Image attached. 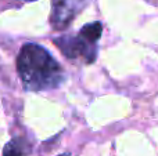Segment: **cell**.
Instances as JSON below:
<instances>
[{
    "instance_id": "1",
    "label": "cell",
    "mask_w": 158,
    "mask_h": 156,
    "mask_svg": "<svg viewBox=\"0 0 158 156\" xmlns=\"http://www.w3.org/2000/svg\"><path fill=\"white\" fill-rule=\"evenodd\" d=\"M17 69L24 87L31 91L49 90L61 86L65 72L42 46L27 43L17 57Z\"/></svg>"
},
{
    "instance_id": "2",
    "label": "cell",
    "mask_w": 158,
    "mask_h": 156,
    "mask_svg": "<svg viewBox=\"0 0 158 156\" xmlns=\"http://www.w3.org/2000/svg\"><path fill=\"white\" fill-rule=\"evenodd\" d=\"M54 43L57 44V47L67 55L68 58H78L83 57L85 61L87 64L93 62L97 54L96 50V44L89 43L87 40H85L81 36L77 37H68V36H61V37L56 39Z\"/></svg>"
},
{
    "instance_id": "3",
    "label": "cell",
    "mask_w": 158,
    "mask_h": 156,
    "mask_svg": "<svg viewBox=\"0 0 158 156\" xmlns=\"http://www.w3.org/2000/svg\"><path fill=\"white\" fill-rule=\"evenodd\" d=\"M82 0H53L52 25L56 29H64L75 18Z\"/></svg>"
},
{
    "instance_id": "4",
    "label": "cell",
    "mask_w": 158,
    "mask_h": 156,
    "mask_svg": "<svg viewBox=\"0 0 158 156\" xmlns=\"http://www.w3.org/2000/svg\"><path fill=\"white\" fill-rule=\"evenodd\" d=\"M101 33H103V25L98 21L85 25V26L79 30V36L93 44H96V41L101 37Z\"/></svg>"
},
{
    "instance_id": "5",
    "label": "cell",
    "mask_w": 158,
    "mask_h": 156,
    "mask_svg": "<svg viewBox=\"0 0 158 156\" xmlns=\"http://www.w3.org/2000/svg\"><path fill=\"white\" fill-rule=\"evenodd\" d=\"M3 156H24L22 145L19 140H13L4 146Z\"/></svg>"
},
{
    "instance_id": "6",
    "label": "cell",
    "mask_w": 158,
    "mask_h": 156,
    "mask_svg": "<svg viewBox=\"0 0 158 156\" xmlns=\"http://www.w3.org/2000/svg\"><path fill=\"white\" fill-rule=\"evenodd\" d=\"M25 2H33V0H25Z\"/></svg>"
},
{
    "instance_id": "7",
    "label": "cell",
    "mask_w": 158,
    "mask_h": 156,
    "mask_svg": "<svg viewBox=\"0 0 158 156\" xmlns=\"http://www.w3.org/2000/svg\"><path fill=\"white\" fill-rule=\"evenodd\" d=\"M63 156H64V155H63Z\"/></svg>"
}]
</instances>
